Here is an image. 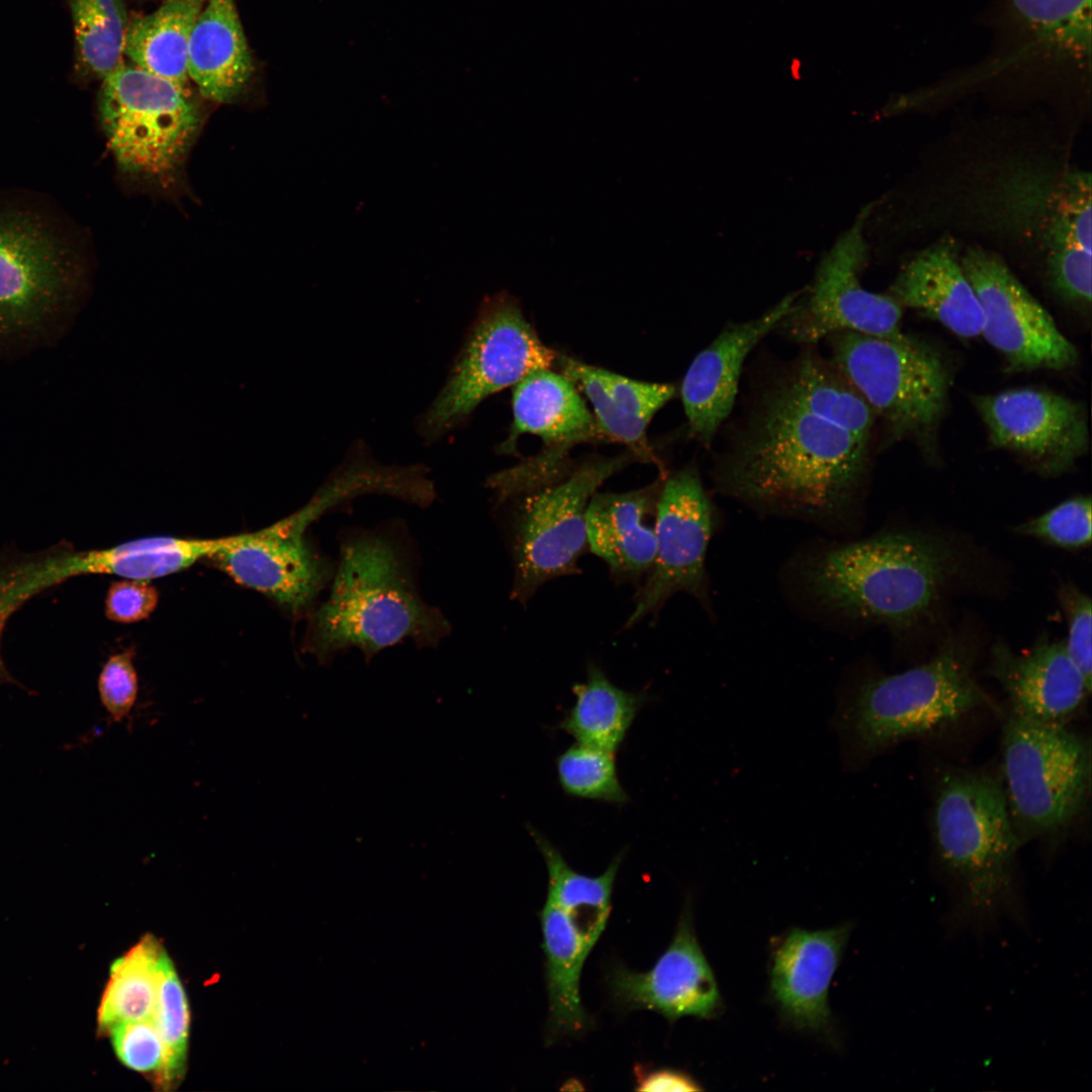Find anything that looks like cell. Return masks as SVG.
I'll return each instance as SVG.
<instances>
[{"label":"cell","mask_w":1092,"mask_h":1092,"mask_svg":"<svg viewBox=\"0 0 1092 1092\" xmlns=\"http://www.w3.org/2000/svg\"><path fill=\"white\" fill-rule=\"evenodd\" d=\"M974 654L951 639L927 662L864 678L840 699L833 725L843 760L855 767L908 739L948 728L971 713L997 705L974 677Z\"/></svg>","instance_id":"obj_5"},{"label":"cell","mask_w":1092,"mask_h":1092,"mask_svg":"<svg viewBox=\"0 0 1092 1092\" xmlns=\"http://www.w3.org/2000/svg\"><path fill=\"white\" fill-rule=\"evenodd\" d=\"M974 405L991 443L1016 453L1043 475L1067 471L1088 449L1085 407L1069 397L1016 388L975 396Z\"/></svg>","instance_id":"obj_16"},{"label":"cell","mask_w":1092,"mask_h":1092,"mask_svg":"<svg viewBox=\"0 0 1092 1092\" xmlns=\"http://www.w3.org/2000/svg\"><path fill=\"white\" fill-rule=\"evenodd\" d=\"M205 0H165L154 12L128 19L123 56L135 67L188 88L191 31Z\"/></svg>","instance_id":"obj_29"},{"label":"cell","mask_w":1092,"mask_h":1092,"mask_svg":"<svg viewBox=\"0 0 1092 1092\" xmlns=\"http://www.w3.org/2000/svg\"><path fill=\"white\" fill-rule=\"evenodd\" d=\"M889 294L902 307L919 310L961 338L982 335V306L948 242L936 243L908 261Z\"/></svg>","instance_id":"obj_24"},{"label":"cell","mask_w":1092,"mask_h":1092,"mask_svg":"<svg viewBox=\"0 0 1092 1092\" xmlns=\"http://www.w3.org/2000/svg\"><path fill=\"white\" fill-rule=\"evenodd\" d=\"M559 363L562 373L590 401L601 435L652 459L646 430L653 416L675 395V386L631 379L565 356L559 357Z\"/></svg>","instance_id":"obj_25"},{"label":"cell","mask_w":1092,"mask_h":1092,"mask_svg":"<svg viewBox=\"0 0 1092 1092\" xmlns=\"http://www.w3.org/2000/svg\"><path fill=\"white\" fill-rule=\"evenodd\" d=\"M999 194L1007 214L1042 238L1049 249L1076 245L1091 252V178L1085 172L1016 170Z\"/></svg>","instance_id":"obj_21"},{"label":"cell","mask_w":1092,"mask_h":1092,"mask_svg":"<svg viewBox=\"0 0 1092 1092\" xmlns=\"http://www.w3.org/2000/svg\"><path fill=\"white\" fill-rule=\"evenodd\" d=\"M961 265L983 309L982 336L1004 356L1009 370H1064L1076 364L1075 345L999 257L971 248Z\"/></svg>","instance_id":"obj_15"},{"label":"cell","mask_w":1092,"mask_h":1092,"mask_svg":"<svg viewBox=\"0 0 1092 1092\" xmlns=\"http://www.w3.org/2000/svg\"><path fill=\"white\" fill-rule=\"evenodd\" d=\"M713 514L695 466L663 478L656 506L655 558L635 594L634 610L624 629L656 615L676 593L689 594L709 607L705 560Z\"/></svg>","instance_id":"obj_14"},{"label":"cell","mask_w":1092,"mask_h":1092,"mask_svg":"<svg viewBox=\"0 0 1092 1092\" xmlns=\"http://www.w3.org/2000/svg\"><path fill=\"white\" fill-rule=\"evenodd\" d=\"M987 670L1007 697L1008 714L1038 723L1068 726L1084 711L1091 693L1092 682L1065 643L1043 635L1020 653L997 642Z\"/></svg>","instance_id":"obj_19"},{"label":"cell","mask_w":1092,"mask_h":1092,"mask_svg":"<svg viewBox=\"0 0 1092 1092\" xmlns=\"http://www.w3.org/2000/svg\"><path fill=\"white\" fill-rule=\"evenodd\" d=\"M513 387V425L505 448L514 446L521 435L532 434L562 458L568 447L602 436L575 384L565 374L538 369Z\"/></svg>","instance_id":"obj_27"},{"label":"cell","mask_w":1092,"mask_h":1092,"mask_svg":"<svg viewBox=\"0 0 1092 1092\" xmlns=\"http://www.w3.org/2000/svg\"><path fill=\"white\" fill-rule=\"evenodd\" d=\"M661 484L656 481L627 492H596L588 503L587 548L605 561L617 581L638 582L652 567Z\"/></svg>","instance_id":"obj_22"},{"label":"cell","mask_w":1092,"mask_h":1092,"mask_svg":"<svg viewBox=\"0 0 1092 1092\" xmlns=\"http://www.w3.org/2000/svg\"><path fill=\"white\" fill-rule=\"evenodd\" d=\"M1005 10L1015 42L995 65L1090 72L1091 0H1006Z\"/></svg>","instance_id":"obj_23"},{"label":"cell","mask_w":1092,"mask_h":1092,"mask_svg":"<svg viewBox=\"0 0 1092 1092\" xmlns=\"http://www.w3.org/2000/svg\"><path fill=\"white\" fill-rule=\"evenodd\" d=\"M869 443L807 403L778 367L753 388L718 452L713 478L742 502L825 518L852 504Z\"/></svg>","instance_id":"obj_1"},{"label":"cell","mask_w":1092,"mask_h":1092,"mask_svg":"<svg viewBox=\"0 0 1092 1092\" xmlns=\"http://www.w3.org/2000/svg\"><path fill=\"white\" fill-rule=\"evenodd\" d=\"M107 1032L122 1064L138 1072L155 1073L159 1079L165 1048L154 1019L118 1022Z\"/></svg>","instance_id":"obj_39"},{"label":"cell","mask_w":1092,"mask_h":1092,"mask_svg":"<svg viewBox=\"0 0 1092 1092\" xmlns=\"http://www.w3.org/2000/svg\"><path fill=\"white\" fill-rule=\"evenodd\" d=\"M84 277L65 215L30 194L0 193V360L57 343L73 318Z\"/></svg>","instance_id":"obj_3"},{"label":"cell","mask_w":1092,"mask_h":1092,"mask_svg":"<svg viewBox=\"0 0 1092 1092\" xmlns=\"http://www.w3.org/2000/svg\"><path fill=\"white\" fill-rule=\"evenodd\" d=\"M636 1090L655 1092L702 1091L703 1087L691 1075L675 1069H657L636 1072Z\"/></svg>","instance_id":"obj_43"},{"label":"cell","mask_w":1092,"mask_h":1092,"mask_svg":"<svg viewBox=\"0 0 1092 1092\" xmlns=\"http://www.w3.org/2000/svg\"><path fill=\"white\" fill-rule=\"evenodd\" d=\"M75 36L76 75L102 80L121 62L128 17L123 0H66Z\"/></svg>","instance_id":"obj_34"},{"label":"cell","mask_w":1092,"mask_h":1092,"mask_svg":"<svg viewBox=\"0 0 1092 1092\" xmlns=\"http://www.w3.org/2000/svg\"><path fill=\"white\" fill-rule=\"evenodd\" d=\"M253 72L235 0H205L189 40L190 80L206 99L229 103L243 94Z\"/></svg>","instance_id":"obj_26"},{"label":"cell","mask_w":1092,"mask_h":1092,"mask_svg":"<svg viewBox=\"0 0 1092 1092\" xmlns=\"http://www.w3.org/2000/svg\"><path fill=\"white\" fill-rule=\"evenodd\" d=\"M131 648L111 655L98 676L100 702L112 722H122L131 713L138 698L139 680Z\"/></svg>","instance_id":"obj_40"},{"label":"cell","mask_w":1092,"mask_h":1092,"mask_svg":"<svg viewBox=\"0 0 1092 1092\" xmlns=\"http://www.w3.org/2000/svg\"><path fill=\"white\" fill-rule=\"evenodd\" d=\"M626 461L625 457L588 461L565 476L515 496L519 500L509 518L512 599L525 605L545 582L576 573L577 561L587 549L588 503Z\"/></svg>","instance_id":"obj_12"},{"label":"cell","mask_w":1092,"mask_h":1092,"mask_svg":"<svg viewBox=\"0 0 1092 1092\" xmlns=\"http://www.w3.org/2000/svg\"><path fill=\"white\" fill-rule=\"evenodd\" d=\"M615 1003L624 1010L648 1009L670 1022L684 1016L711 1019L722 1008L719 987L697 939L690 904L675 934L654 966L634 972L618 965L609 977Z\"/></svg>","instance_id":"obj_17"},{"label":"cell","mask_w":1092,"mask_h":1092,"mask_svg":"<svg viewBox=\"0 0 1092 1092\" xmlns=\"http://www.w3.org/2000/svg\"><path fill=\"white\" fill-rule=\"evenodd\" d=\"M164 948L147 935L113 962L97 1012L102 1031L122 1021L153 1019L158 999L159 962Z\"/></svg>","instance_id":"obj_33"},{"label":"cell","mask_w":1092,"mask_h":1092,"mask_svg":"<svg viewBox=\"0 0 1092 1092\" xmlns=\"http://www.w3.org/2000/svg\"><path fill=\"white\" fill-rule=\"evenodd\" d=\"M869 206L860 211L820 260L806 298L795 301L778 330L801 345H816L838 332L902 340V306L890 294L863 288L859 273L868 258L863 223Z\"/></svg>","instance_id":"obj_13"},{"label":"cell","mask_w":1092,"mask_h":1092,"mask_svg":"<svg viewBox=\"0 0 1092 1092\" xmlns=\"http://www.w3.org/2000/svg\"><path fill=\"white\" fill-rule=\"evenodd\" d=\"M960 562L942 536L889 532L821 553L805 577L826 607L902 631L932 613Z\"/></svg>","instance_id":"obj_4"},{"label":"cell","mask_w":1092,"mask_h":1092,"mask_svg":"<svg viewBox=\"0 0 1092 1092\" xmlns=\"http://www.w3.org/2000/svg\"><path fill=\"white\" fill-rule=\"evenodd\" d=\"M574 705L560 728L576 742L616 752L624 741L637 713L648 697L615 686L594 662L587 664L586 679L573 686Z\"/></svg>","instance_id":"obj_31"},{"label":"cell","mask_w":1092,"mask_h":1092,"mask_svg":"<svg viewBox=\"0 0 1092 1092\" xmlns=\"http://www.w3.org/2000/svg\"><path fill=\"white\" fill-rule=\"evenodd\" d=\"M1068 623L1065 647L1086 678L1092 677L1091 599L1076 585L1065 584L1059 592Z\"/></svg>","instance_id":"obj_41"},{"label":"cell","mask_w":1092,"mask_h":1092,"mask_svg":"<svg viewBox=\"0 0 1092 1092\" xmlns=\"http://www.w3.org/2000/svg\"><path fill=\"white\" fill-rule=\"evenodd\" d=\"M159 593L149 580L124 578L108 587L104 601L105 616L116 623H135L155 611Z\"/></svg>","instance_id":"obj_42"},{"label":"cell","mask_w":1092,"mask_h":1092,"mask_svg":"<svg viewBox=\"0 0 1092 1092\" xmlns=\"http://www.w3.org/2000/svg\"><path fill=\"white\" fill-rule=\"evenodd\" d=\"M361 494L357 477L336 469L298 511L209 558L238 583L253 588L291 612L311 610L332 578L334 567L307 538L321 517Z\"/></svg>","instance_id":"obj_10"},{"label":"cell","mask_w":1092,"mask_h":1092,"mask_svg":"<svg viewBox=\"0 0 1092 1092\" xmlns=\"http://www.w3.org/2000/svg\"><path fill=\"white\" fill-rule=\"evenodd\" d=\"M549 1001L548 1038L581 1033L590 1025L579 994L586 952L567 916L546 900L540 914Z\"/></svg>","instance_id":"obj_28"},{"label":"cell","mask_w":1092,"mask_h":1092,"mask_svg":"<svg viewBox=\"0 0 1092 1092\" xmlns=\"http://www.w3.org/2000/svg\"><path fill=\"white\" fill-rule=\"evenodd\" d=\"M1001 747L999 777L1019 844L1066 830L1088 801L1089 739L1068 726L1007 714Z\"/></svg>","instance_id":"obj_7"},{"label":"cell","mask_w":1092,"mask_h":1092,"mask_svg":"<svg viewBox=\"0 0 1092 1092\" xmlns=\"http://www.w3.org/2000/svg\"><path fill=\"white\" fill-rule=\"evenodd\" d=\"M799 293H791L761 315L728 324L692 361L680 385V397L692 436L712 444L735 404L744 362L792 309Z\"/></svg>","instance_id":"obj_18"},{"label":"cell","mask_w":1092,"mask_h":1092,"mask_svg":"<svg viewBox=\"0 0 1092 1092\" xmlns=\"http://www.w3.org/2000/svg\"><path fill=\"white\" fill-rule=\"evenodd\" d=\"M556 358L528 323L517 299L497 293L483 300L447 380L418 421L433 442L463 424L481 401L515 386Z\"/></svg>","instance_id":"obj_9"},{"label":"cell","mask_w":1092,"mask_h":1092,"mask_svg":"<svg viewBox=\"0 0 1092 1092\" xmlns=\"http://www.w3.org/2000/svg\"><path fill=\"white\" fill-rule=\"evenodd\" d=\"M558 781L572 797L622 805L629 797L617 772L615 752L575 742L556 759Z\"/></svg>","instance_id":"obj_35"},{"label":"cell","mask_w":1092,"mask_h":1092,"mask_svg":"<svg viewBox=\"0 0 1092 1092\" xmlns=\"http://www.w3.org/2000/svg\"><path fill=\"white\" fill-rule=\"evenodd\" d=\"M528 829L546 864V900L567 916L589 954L607 926L613 887L625 850L617 853L602 875L590 877L574 871L541 832L530 826Z\"/></svg>","instance_id":"obj_30"},{"label":"cell","mask_w":1092,"mask_h":1092,"mask_svg":"<svg viewBox=\"0 0 1092 1092\" xmlns=\"http://www.w3.org/2000/svg\"><path fill=\"white\" fill-rule=\"evenodd\" d=\"M154 1021L165 1048V1062L159 1082L174 1084L182 1075L189 1031L186 995L173 963L165 950L159 962V986Z\"/></svg>","instance_id":"obj_36"},{"label":"cell","mask_w":1092,"mask_h":1092,"mask_svg":"<svg viewBox=\"0 0 1092 1092\" xmlns=\"http://www.w3.org/2000/svg\"><path fill=\"white\" fill-rule=\"evenodd\" d=\"M331 580L327 600L309 616L303 646L322 663L351 648L372 658L405 640L435 647L450 632L443 613L418 589L404 537L388 527L346 534Z\"/></svg>","instance_id":"obj_2"},{"label":"cell","mask_w":1092,"mask_h":1092,"mask_svg":"<svg viewBox=\"0 0 1092 1092\" xmlns=\"http://www.w3.org/2000/svg\"><path fill=\"white\" fill-rule=\"evenodd\" d=\"M244 534L212 539L149 537L86 550L89 574L150 580L183 570L241 541Z\"/></svg>","instance_id":"obj_32"},{"label":"cell","mask_w":1092,"mask_h":1092,"mask_svg":"<svg viewBox=\"0 0 1092 1092\" xmlns=\"http://www.w3.org/2000/svg\"><path fill=\"white\" fill-rule=\"evenodd\" d=\"M98 113L119 168L153 182L178 172L202 124L188 88L124 62L102 79Z\"/></svg>","instance_id":"obj_8"},{"label":"cell","mask_w":1092,"mask_h":1092,"mask_svg":"<svg viewBox=\"0 0 1092 1092\" xmlns=\"http://www.w3.org/2000/svg\"><path fill=\"white\" fill-rule=\"evenodd\" d=\"M931 833L940 869L954 885L958 915L986 924L1014 907L1021 847L1000 777L947 765L934 781Z\"/></svg>","instance_id":"obj_6"},{"label":"cell","mask_w":1092,"mask_h":1092,"mask_svg":"<svg viewBox=\"0 0 1092 1092\" xmlns=\"http://www.w3.org/2000/svg\"><path fill=\"white\" fill-rule=\"evenodd\" d=\"M829 359L896 437L928 435L941 419L949 374L933 349L908 337L830 335Z\"/></svg>","instance_id":"obj_11"},{"label":"cell","mask_w":1092,"mask_h":1092,"mask_svg":"<svg viewBox=\"0 0 1092 1092\" xmlns=\"http://www.w3.org/2000/svg\"><path fill=\"white\" fill-rule=\"evenodd\" d=\"M849 934V925L793 928L778 939L769 965L770 992L793 1026L813 1032L832 1027L828 992Z\"/></svg>","instance_id":"obj_20"},{"label":"cell","mask_w":1092,"mask_h":1092,"mask_svg":"<svg viewBox=\"0 0 1092 1092\" xmlns=\"http://www.w3.org/2000/svg\"><path fill=\"white\" fill-rule=\"evenodd\" d=\"M1091 498L1079 495L1019 524L1015 532L1063 549L1077 550L1091 544Z\"/></svg>","instance_id":"obj_37"},{"label":"cell","mask_w":1092,"mask_h":1092,"mask_svg":"<svg viewBox=\"0 0 1092 1092\" xmlns=\"http://www.w3.org/2000/svg\"><path fill=\"white\" fill-rule=\"evenodd\" d=\"M1048 275L1058 295L1080 311L1091 304V252L1064 245L1048 250Z\"/></svg>","instance_id":"obj_38"}]
</instances>
